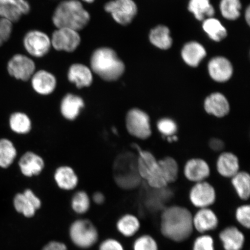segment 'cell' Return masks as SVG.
Masks as SVG:
<instances>
[{"label": "cell", "mask_w": 250, "mask_h": 250, "mask_svg": "<svg viewBox=\"0 0 250 250\" xmlns=\"http://www.w3.org/2000/svg\"><path fill=\"white\" fill-rule=\"evenodd\" d=\"M193 214L180 206L164 208L160 217L159 229L162 235L170 241L181 243L189 239L194 231Z\"/></svg>", "instance_id": "1"}, {"label": "cell", "mask_w": 250, "mask_h": 250, "mask_svg": "<svg viewBox=\"0 0 250 250\" xmlns=\"http://www.w3.org/2000/svg\"><path fill=\"white\" fill-rule=\"evenodd\" d=\"M89 12L78 0H65L56 8L52 17L55 26L76 31L83 29L90 21Z\"/></svg>", "instance_id": "2"}, {"label": "cell", "mask_w": 250, "mask_h": 250, "mask_svg": "<svg viewBox=\"0 0 250 250\" xmlns=\"http://www.w3.org/2000/svg\"><path fill=\"white\" fill-rule=\"evenodd\" d=\"M92 70L106 81H115L124 73L123 61L118 57L113 49L103 47L96 49L90 59Z\"/></svg>", "instance_id": "3"}, {"label": "cell", "mask_w": 250, "mask_h": 250, "mask_svg": "<svg viewBox=\"0 0 250 250\" xmlns=\"http://www.w3.org/2000/svg\"><path fill=\"white\" fill-rule=\"evenodd\" d=\"M113 178L121 189L129 190L138 186L141 178L137 168V158L125 152L117 156L113 165Z\"/></svg>", "instance_id": "4"}, {"label": "cell", "mask_w": 250, "mask_h": 250, "mask_svg": "<svg viewBox=\"0 0 250 250\" xmlns=\"http://www.w3.org/2000/svg\"><path fill=\"white\" fill-rule=\"evenodd\" d=\"M68 233L71 243L81 250L91 249L99 241L98 228L88 219L78 218L72 222Z\"/></svg>", "instance_id": "5"}, {"label": "cell", "mask_w": 250, "mask_h": 250, "mask_svg": "<svg viewBox=\"0 0 250 250\" xmlns=\"http://www.w3.org/2000/svg\"><path fill=\"white\" fill-rule=\"evenodd\" d=\"M125 126L127 132L136 139L146 140L151 136L149 117L139 108H134L127 112Z\"/></svg>", "instance_id": "6"}, {"label": "cell", "mask_w": 250, "mask_h": 250, "mask_svg": "<svg viewBox=\"0 0 250 250\" xmlns=\"http://www.w3.org/2000/svg\"><path fill=\"white\" fill-rule=\"evenodd\" d=\"M13 204L18 213L24 217L31 218L35 216L37 211L42 208V203L33 190L27 188L23 192L18 193L15 195Z\"/></svg>", "instance_id": "7"}, {"label": "cell", "mask_w": 250, "mask_h": 250, "mask_svg": "<svg viewBox=\"0 0 250 250\" xmlns=\"http://www.w3.org/2000/svg\"><path fill=\"white\" fill-rule=\"evenodd\" d=\"M104 9L111 14L115 21L124 26L132 22L137 12L133 0H113L105 5Z\"/></svg>", "instance_id": "8"}, {"label": "cell", "mask_w": 250, "mask_h": 250, "mask_svg": "<svg viewBox=\"0 0 250 250\" xmlns=\"http://www.w3.org/2000/svg\"><path fill=\"white\" fill-rule=\"evenodd\" d=\"M23 44L27 52L36 58H42L48 54L52 46L49 36L39 30L29 31L24 36Z\"/></svg>", "instance_id": "9"}, {"label": "cell", "mask_w": 250, "mask_h": 250, "mask_svg": "<svg viewBox=\"0 0 250 250\" xmlns=\"http://www.w3.org/2000/svg\"><path fill=\"white\" fill-rule=\"evenodd\" d=\"M51 45L57 51L72 52L76 51L81 43V37L77 31L60 28L52 34Z\"/></svg>", "instance_id": "10"}, {"label": "cell", "mask_w": 250, "mask_h": 250, "mask_svg": "<svg viewBox=\"0 0 250 250\" xmlns=\"http://www.w3.org/2000/svg\"><path fill=\"white\" fill-rule=\"evenodd\" d=\"M7 70L16 79L27 81L33 76L36 65L32 59L27 56L17 54L8 62Z\"/></svg>", "instance_id": "11"}, {"label": "cell", "mask_w": 250, "mask_h": 250, "mask_svg": "<svg viewBox=\"0 0 250 250\" xmlns=\"http://www.w3.org/2000/svg\"><path fill=\"white\" fill-rule=\"evenodd\" d=\"M192 205L199 208H209L216 200V193L211 184L206 181L196 183L189 193Z\"/></svg>", "instance_id": "12"}, {"label": "cell", "mask_w": 250, "mask_h": 250, "mask_svg": "<svg viewBox=\"0 0 250 250\" xmlns=\"http://www.w3.org/2000/svg\"><path fill=\"white\" fill-rule=\"evenodd\" d=\"M21 173L31 178L39 176L45 167L44 159L37 153L28 151L21 156L18 162Z\"/></svg>", "instance_id": "13"}, {"label": "cell", "mask_w": 250, "mask_h": 250, "mask_svg": "<svg viewBox=\"0 0 250 250\" xmlns=\"http://www.w3.org/2000/svg\"><path fill=\"white\" fill-rule=\"evenodd\" d=\"M193 226L194 230L199 234L208 233L218 227V217L215 212L210 208H199L193 215Z\"/></svg>", "instance_id": "14"}, {"label": "cell", "mask_w": 250, "mask_h": 250, "mask_svg": "<svg viewBox=\"0 0 250 250\" xmlns=\"http://www.w3.org/2000/svg\"><path fill=\"white\" fill-rule=\"evenodd\" d=\"M30 6L26 0H0V17L12 23L20 20L21 16L29 14Z\"/></svg>", "instance_id": "15"}, {"label": "cell", "mask_w": 250, "mask_h": 250, "mask_svg": "<svg viewBox=\"0 0 250 250\" xmlns=\"http://www.w3.org/2000/svg\"><path fill=\"white\" fill-rule=\"evenodd\" d=\"M218 238L224 250H242L245 245V234L236 226L223 228L218 234Z\"/></svg>", "instance_id": "16"}, {"label": "cell", "mask_w": 250, "mask_h": 250, "mask_svg": "<svg viewBox=\"0 0 250 250\" xmlns=\"http://www.w3.org/2000/svg\"><path fill=\"white\" fill-rule=\"evenodd\" d=\"M85 103L81 96L68 93L62 99L60 112L62 118L68 121H74L80 117Z\"/></svg>", "instance_id": "17"}, {"label": "cell", "mask_w": 250, "mask_h": 250, "mask_svg": "<svg viewBox=\"0 0 250 250\" xmlns=\"http://www.w3.org/2000/svg\"><path fill=\"white\" fill-rule=\"evenodd\" d=\"M54 179L59 188L64 191L76 189L79 184V177L76 171L68 165H61L56 168Z\"/></svg>", "instance_id": "18"}, {"label": "cell", "mask_w": 250, "mask_h": 250, "mask_svg": "<svg viewBox=\"0 0 250 250\" xmlns=\"http://www.w3.org/2000/svg\"><path fill=\"white\" fill-rule=\"evenodd\" d=\"M57 85L55 77L45 70L36 72L31 77V85L37 93L40 95H51L55 91Z\"/></svg>", "instance_id": "19"}, {"label": "cell", "mask_w": 250, "mask_h": 250, "mask_svg": "<svg viewBox=\"0 0 250 250\" xmlns=\"http://www.w3.org/2000/svg\"><path fill=\"white\" fill-rule=\"evenodd\" d=\"M184 173L187 179L196 183L204 181L210 173L207 162L200 158H193L188 161Z\"/></svg>", "instance_id": "20"}, {"label": "cell", "mask_w": 250, "mask_h": 250, "mask_svg": "<svg viewBox=\"0 0 250 250\" xmlns=\"http://www.w3.org/2000/svg\"><path fill=\"white\" fill-rule=\"evenodd\" d=\"M208 68L212 79L217 82H226L232 76V65L224 57L219 56L212 59L209 62Z\"/></svg>", "instance_id": "21"}, {"label": "cell", "mask_w": 250, "mask_h": 250, "mask_svg": "<svg viewBox=\"0 0 250 250\" xmlns=\"http://www.w3.org/2000/svg\"><path fill=\"white\" fill-rule=\"evenodd\" d=\"M205 111L217 118H223L229 114V103L223 94L219 92L211 94L205 99Z\"/></svg>", "instance_id": "22"}, {"label": "cell", "mask_w": 250, "mask_h": 250, "mask_svg": "<svg viewBox=\"0 0 250 250\" xmlns=\"http://www.w3.org/2000/svg\"><path fill=\"white\" fill-rule=\"evenodd\" d=\"M142 224L136 215L127 213L119 218L115 224L117 232L126 238H132L139 233Z\"/></svg>", "instance_id": "23"}, {"label": "cell", "mask_w": 250, "mask_h": 250, "mask_svg": "<svg viewBox=\"0 0 250 250\" xmlns=\"http://www.w3.org/2000/svg\"><path fill=\"white\" fill-rule=\"evenodd\" d=\"M68 79L74 83L78 88L89 87L93 83V75L91 70L83 64H74L68 71Z\"/></svg>", "instance_id": "24"}, {"label": "cell", "mask_w": 250, "mask_h": 250, "mask_svg": "<svg viewBox=\"0 0 250 250\" xmlns=\"http://www.w3.org/2000/svg\"><path fill=\"white\" fill-rule=\"evenodd\" d=\"M217 168L222 176L232 178L239 171V159L232 153H222L218 158Z\"/></svg>", "instance_id": "25"}, {"label": "cell", "mask_w": 250, "mask_h": 250, "mask_svg": "<svg viewBox=\"0 0 250 250\" xmlns=\"http://www.w3.org/2000/svg\"><path fill=\"white\" fill-rule=\"evenodd\" d=\"M184 62L192 67H197L206 55L203 45L195 42H189L184 45L181 52Z\"/></svg>", "instance_id": "26"}, {"label": "cell", "mask_w": 250, "mask_h": 250, "mask_svg": "<svg viewBox=\"0 0 250 250\" xmlns=\"http://www.w3.org/2000/svg\"><path fill=\"white\" fill-rule=\"evenodd\" d=\"M158 166V161L152 153L139 150L137 168L141 179L146 180Z\"/></svg>", "instance_id": "27"}, {"label": "cell", "mask_w": 250, "mask_h": 250, "mask_svg": "<svg viewBox=\"0 0 250 250\" xmlns=\"http://www.w3.org/2000/svg\"><path fill=\"white\" fill-rule=\"evenodd\" d=\"M9 125L12 132L21 135L29 134L33 128L32 121L29 115L20 111L11 115Z\"/></svg>", "instance_id": "28"}, {"label": "cell", "mask_w": 250, "mask_h": 250, "mask_svg": "<svg viewBox=\"0 0 250 250\" xmlns=\"http://www.w3.org/2000/svg\"><path fill=\"white\" fill-rule=\"evenodd\" d=\"M91 198L85 190H77L72 196L70 207L74 213L78 215H85L91 208Z\"/></svg>", "instance_id": "29"}, {"label": "cell", "mask_w": 250, "mask_h": 250, "mask_svg": "<svg viewBox=\"0 0 250 250\" xmlns=\"http://www.w3.org/2000/svg\"><path fill=\"white\" fill-rule=\"evenodd\" d=\"M17 149L13 142L8 139H0V167H11L17 157Z\"/></svg>", "instance_id": "30"}, {"label": "cell", "mask_w": 250, "mask_h": 250, "mask_svg": "<svg viewBox=\"0 0 250 250\" xmlns=\"http://www.w3.org/2000/svg\"><path fill=\"white\" fill-rule=\"evenodd\" d=\"M188 9L199 21H205L215 14L214 8L210 0H190Z\"/></svg>", "instance_id": "31"}, {"label": "cell", "mask_w": 250, "mask_h": 250, "mask_svg": "<svg viewBox=\"0 0 250 250\" xmlns=\"http://www.w3.org/2000/svg\"><path fill=\"white\" fill-rule=\"evenodd\" d=\"M149 40L153 45L161 49L170 48L172 45L170 30L168 27L162 25L151 30L149 34Z\"/></svg>", "instance_id": "32"}, {"label": "cell", "mask_w": 250, "mask_h": 250, "mask_svg": "<svg viewBox=\"0 0 250 250\" xmlns=\"http://www.w3.org/2000/svg\"><path fill=\"white\" fill-rule=\"evenodd\" d=\"M232 184L240 199L248 201L250 195L249 174L246 171H239L232 178Z\"/></svg>", "instance_id": "33"}, {"label": "cell", "mask_w": 250, "mask_h": 250, "mask_svg": "<svg viewBox=\"0 0 250 250\" xmlns=\"http://www.w3.org/2000/svg\"><path fill=\"white\" fill-rule=\"evenodd\" d=\"M203 29L210 38L219 42L223 40L227 36V31L216 19L209 18L203 21Z\"/></svg>", "instance_id": "34"}, {"label": "cell", "mask_w": 250, "mask_h": 250, "mask_svg": "<svg viewBox=\"0 0 250 250\" xmlns=\"http://www.w3.org/2000/svg\"><path fill=\"white\" fill-rule=\"evenodd\" d=\"M158 165L167 184L175 182L179 176V167L173 158L167 156L158 161Z\"/></svg>", "instance_id": "35"}, {"label": "cell", "mask_w": 250, "mask_h": 250, "mask_svg": "<svg viewBox=\"0 0 250 250\" xmlns=\"http://www.w3.org/2000/svg\"><path fill=\"white\" fill-rule=\"evenodd\" d=\"M242 8L240 0H221L220 11L222 15L228 20H236L239 17Z\"/></svg>", "instance_id": "36"}, {"label": "cell", "mask_w": 250, "mask_h": 250, "mask_svg": "<svg viewBox=\"0 0 250 250\" xmlns=\"http://www.w3.org/2000/svg\"><path fill=\"white\" fill-rule=\"evenodd\" d=\"M133 250H159V245L154 236L148 233L142 234L134 239Z\"/></svg>", "instance_id": "37"}, {"label": "cell", "mask_w": 250, "mask_h": 250, "mask_svg": "<svg viewBox=\"0 0 250 250\" xmlns=\"http://www.w3.org/2000/svg\"><path fill=\"white\" fill-rule=\"evenodd\" d=\"M192 250H215L213 237L208 233L199 234L193 240Z\"/></svg>", "instance_id": "38"}, {"label": "cell", "mask_w": 250, "mask_h": 250, "mask_svg": "<svg viewBox=\"0 0 250 250\" xmlns=\"http://www.w3.org/2000/svg\"><path fill=\"white\" fill-rule=\"evenodd\" d=\"M158 129L162 134L168 137H173L177 132L176 122L170 118H164L158 122Z\"/></svg>", "instance_id": "39"}, {"label": "cell", "mask_w": 250, "mask_h": 250, "mask_svg": "<svg viewBox=\"0 0 250 250\" xmlns=\"http://www.w3.org/2000/svg\"><path fill=\"white\" fill-rule=\"evenodd\" d=\"M235 218L240 226L249 229L250 228V207L249 205L240 206L236 208Z\"/></svg>", "instance_id": "40"}, {"label": "cell", "mask_w": 250, "mask_h": 250, "mask_svg": "<svg viewBox=\"0 0 250 250\" xmlns=\"http://www.w3.org/2000/svg\"><path fill=\"white\" fill-rule=\"evenodd\" d=\"M98 250H125L121 242L114 237H107L99 244Z\"/></svg>", "instance_id": "41"}, {"label": "cell", "mask_w": 250, "mask_h": 250, "mask_svg": "<svg viewBox=\"0 0 250 250\" xmlns=\"http://www.w3.org/2000/svg\"><path fill=\"white\" fill-rule=\"evenodd\" d=\"M12 23L5 18L0 17V46L10 38Z\"/></svg>", "instance_id": "42"}, {"label": "cell", "mask_w": 250, "mask_h": 250, "mask_svg": "<svg viewBox=\"0 0 250 250\" xmlns=\"http://www.w3.org/2000/svg\"><path fill=\"white\" fill-rule=\"evenodd\" d=\"M42 250H68V247L64 242L51 240L43 246Z\"/></svg>", "instance_id": "43"}, {"label": "cell", "mask_w": 250, "mask_h": 250, "mask_svg": "<svg viewBox=\"0 0 250 250\" xmlns=\"http://www.w3.org/2000/svg\"><path fill=\"white\" fill-rule=\"evenodd\" d=\"M209 146L215 152H220L224 148L223 140L217 138L211 139L209 142Z\"/></svg>", "instance_id": "44"}, {"label": "cell", "mask_w": 250, "mask_h": 250, "mask_svg": "<svg viewBox=\"0 0 250 250\" xmlns=\"http://www.w3.org/2000/svg\"><path fill=\"white\" fill-rule=\"evenodd\" d=\"M90 198H91L92 202L98 206H102L104 204L106 200L105 195L101 191L94 192Z\"/></svg>", "instance_id": "45"}, {"label": "cell", "mask_w": 250, "mask_h": 250, "mask_svg": "<svg viewBox=\"0 0 250 250\" xmlns=\"http://www.w3.org/2000/svg\"><path fill=\"white\" fill-rule=\"evenodd\" d=\"M245 14L246 20L247 22L249 24L250 20V8L249 7L247 9Z\"/></svg>", "instance_id": "46"}, {"label": "cell", "mask_w": 250, "mask_h": 250, "mask_svg": "<svg viewBox=\"0 0 250 250\" xmlns=\"http://www.w3.org/2000/svg\"><path fill=\"white\" fill-rule=\"evenodd\" d=\"M82 1L87 3H92L95 1V0H82Z\"/></svg>", "instance_id": "47"}]
</instances>
